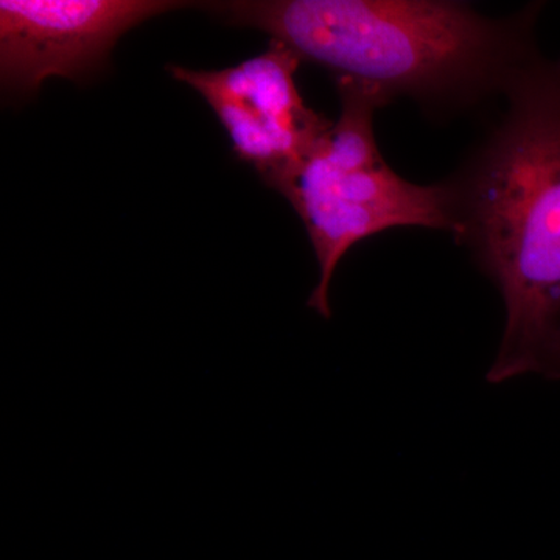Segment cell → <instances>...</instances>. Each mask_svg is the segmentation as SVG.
Here are the masks:
<instances>
[{"label": "cell", "instance_id": "cell-1", "mask_svg": "<svg viewBox=\"0 0 560 560\" xmlns=\"http://www.w3.org/2000/svg\"><path fill=\"white\" fill-rule=\"evenodd\" d=\"M506 117L451 179L455 238L506 308L489 383L539 372L560 327V57L512 77Z\"/></svg>", "mask_w": 560, "mask_h": 560}, {"label": "cell", "instance_id": "cell-2", "mask_svg": "<svg viewBox=\"0 0 560 560\" xmlns=\"http://www.w3.org/2000/svg\"><path fill=\"white\" fill-rule=\"evenodd\" d=\"M230 24L256 28L335 77L366 81L390 98L467 105L506 90L537 54L540 3L501 20L447 0H238L208 3Z\"/></svg>", "mask_w": 560, "mask_h": 560}, {"label": "cell", "instance_id": "cell-3", "mask_svg": "<svg viewBox=\"0 0 560 560\" xmlns=\"http://www.w3.org/2000/svg\"><path fill=\"white\" fill-rule=\"evenodd\" d=\"M301 217L311 237L319 279L307 305L331 318L330 285L355 243L393 228L419 226L455 234L451 180L419 186L388 164L341 171L316 151L279 190Z\"/></svg>", "mask_w": 560, "mask_h": 560}, {"label": "cell", "instance_id": "cell-4", "mask_svg": "<svg viewBox=\"0 0 560 560\" xmlns=\"http://www.w3.org/2000/svg\"><path fill=\"white\" fill-rule=\"evenodd\" d=\"M300 62L293 50L271 40L270 49L232 68L167 69L209 103L234 153L279 191L319 150L334 125L302 101L294 77Z\"/></svg>", "mask_w": 560, "mask_h": 560}, {"label": "cell", "instance_id": "cell-5", "mask_svg": "<svg viewBox=\"0 0 560 560\" xmlns=\"http://www.w3.org/2000/svg\"><path fill=\"white\" fill-rule=\"evenodd\" d=\"M168 0H0L3 92L38 94L49 77L90 79L136 25L179 9Z\"/></svg>", "mask_w": 560, "mask_h": 560}, {"label": "cell", "instance_id": "cell-6", "mask_svg": "<svg viewBox=\"0 0 560 560\" xmlns=\"http://www.w3.org/2000/svg\"><path fill=\"white\" fill-rule=\"evenodd\" d=\"M335 84L341 114L320 143V154L341 171L382 167L386 162L377 149L372 121L375 110L393 98L382 88L350 77H335Z\"/></svg>", "mask_w": 560, "mask_h": 560}, {"label": "cell", "instance_id": "cell-7", "mask_svg": "<svg viewBox=\"0 0 560 560\" xmlns=\"http://www.w3.org/2000/svg\"><path fill=\"white\" fill-rule=\"evenodd\" d=\"M539 374L550 378V381H560V327L555 337L545 350L541 359Z\"/></svg>", "mask_w": 560, "mask_h": 560}]
</instances>
